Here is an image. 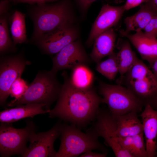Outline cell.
Returning <instances> with one entry per match:
<instances>
[{"label": "cell", "mask_w": 157, "mask_h": 157, "mask_svg": "<svg viewBox=\"0 0 157 157\" xmlns=\"http://www.w3.org/2000/svg\"><path fill=\"white\" fill-rule=\"evenodd\" d=\"M61 75L63 83L55 106L48 113L49 117L58 118L79 128L85 127L96 118L102 98L92 87L82 90L74 86L66 71Z\"/></svg>", "instance_id": "obj_1"}, {"label": "cell", "mask_w": 157, "mask_h": 157, "mask_svg": "<svg viewBox=\"0 0 157 157\" xmlns=\"http://www.w3.org/2000/svg\"><path fill=\"white\" fill-rule=\"evenodd\" d=\"M49 3L31 5L28 9V15L33 24L29 43L65 24L78 22L72 0H58Z\"/></svg>", "instance_id": "obj_2"}, {"label": "cell", "mask_w": 157, "mask_h": 157, "mask_svg": "<svg viewBox=\"0 0 157 157\" xmlns=\"http://www.w3.org/2000/svg\"><path fill=\"white\" fill-rule=\"evenodd\" d=\"M62 84L58 81L57 74L51 70H40L26 92L19 100L7 104L9 107L29 104H43L49 112L58 99Z\"/></svg>", "instance_id": "obj_3"}, {"label": "cell", "mask_w": 157, "mask_h": 157, "mask_svg": "<svg viewBox=\"0 0 157 157\" xmlns=\"http://www.w3.org/2000/svg\"><path fill=\"white\" fill-rule=\"evenodd\" d=\"M60 136V144L55 157H76L94 150L106 152L99 137L90 129L84 133L74 125L62 123Z\"/></svg>", "instance_id": "obj_4"}, {"label": "cell", "mask_w": 157, "mask_h": 157, "mask_svg": "<svg viewBox=\"0 0 157 157\" xmlns=\"http://www.w3.org/2000/svg\"><path fill=\"white\" fill-rule=\"evenodd\" d=\"M124 85L145 105L157 94V78L138 58L126 73L117 81Z\"/></svg>", "instance_id": "obj_5"}, {"label": "cell", "mask_w": 157, "mask_h": 157, "mask_svg": "<svg viewBox=\"0 0 157 157\" xmlns=\"http://www.w3.org/2000/svg\"><path fill=\"white\" fill-rule=\"evenodd\" d=\"M99 91L102 103L108 106L113 116L124 115L132 112L141 111L144 103L129 89L122 85L99 82Z\"/></svg>", "instance_id": "obj_6"}, {"label": "cell", "mask_w": 157, "mask_h": 157, "mask_svg": "<svg viewBox=\"0 0 157 157\" xmlns=\"http://www.w3.org/2000/svg\"><path fill=\"white\" fill-rule=\"evenodd\" d=\"M37 128L33 121H27L26 126L16 129L11 124L1 122L0 125V155L8 157L15 155L21 156L26 151L27 142L31 134Z\"/></svg>", "instance_id": "obj_7"}, {"label": "cell", "mask_w": 157, "mask_h": 157, "mask_svg": "<svg viewBox=\"0 0 157 157\" xmlns=\"http://www.w3.org/2000/svg\"><path fill=\"white\" fill-rule=\"evenodd\" d=\"M80 36L78 23H70L44 34L30 43L36 46L42 54L50 56L56 54Z\"/></svg>", "instance_id": "obj_8"}, {"label": "cell", "mask_w": 157, "mask_h": 157, "mask_svg": "<svg viewBox=\"0 0 157 157\" xmlns=\"http://www.w3.org/2000/svg\"><path fill=\"white\" fill-rule=\"evenodd\" d=\"M31 64L24 57V50L15 54L0 56V105H6L10 95L11 86L18 78L21 77L26 67Z\"/></svg>", "instance_id": "obj_9"}, {"label": "cell", "mask_w": 157, "mask_h": 157, "mask_svg": "<svg viewBox=\"0 0 157 157\" xmlns=\"http://www.w3.org/2000/svg\"><path fill=\"white\" fill-rule=\"evenodd\" d=\"M62 123L59 121L49 130L30 135V145L22 157H55L57 152L54 144L60 135Z\"/></svg>", "instance_id": "obj_10"}, {"label": "cell", "mask_w": 157, "mask_h": 157, "mask_svg": "<svg viewBox=\"0 0 157 157\" xmlns=\"http://www.w3.org/2000/svg\"><path fill=\"white\" fill-rule=\"evenodd\" d=\"M91 59L87 54L81 38L69 44L52 58V72L57 74L60 70H72L81 65H87Z\"/></svg>", "instance_id": "obj_11"}, {"label": "cell", "mask_w": 157, "mask_h": 157, "mask_svg": "<svg viewBox=\"0 0 157 157\" xmlns=\"http://www.w3.org/2000/svg\"><path fill=\"white\" fill-rule=\"evenodd\" d=\"M125 11L123 6H113L108 3L104 4L92 25L86 46L90 47L99 35L115 26Z\"/></svg>", "instance_id": "obj_12"}, {"label": "cell", "mask_w": 157, "mask_h": 157, "mask_svg": "<svg viewBox=\"0 0 157 157\" xmlns=\"http://www.w3.org/2000/svg\"><path fill=\"white\" fill-rule=\"evenodd\" d=\"M109 112L100 110L96 121L90 129L97 135L103 138L106 143L112 149L117 157H133L120 144L112 127Z\"/></svg>", "instance_id": "obj_13"}, {"label": "cell", "mask_w": 157, "mask_h": 157, "mask_svg": "<svg viewBox=\"0 0 157 157\" xmlns=\"http://www.w3.org/2000/svg\"><path fill=\"white\" fill-rule=\"evenodd\" d=\"M147 157H154L156 154L157 110L149 104L145 105L140 115Z\"/></svg>", "instance_id": "obj_14"}, {"label": "cell", "mask_w": 157, "mask_h": 157, "mask_svg": "<svg viewBox=\"0 0 157 157\" xmlns=\"http://www.w3.org/2000/svg\"><path fill=\"white\" fill-rule=\"evenodd\" d=\"M137 113L132 112L122 115L113 116L110 113V122L117 137L131 136L143 132L142 122L138 118Z\"/></svg>", "instance_id": "obj_15"}, {"label": "cell", "mask_w": 157, "mask_h": 157, "mask_svg": "<svg viewBox=\"0 0 157 157\" xmlns=\"http://www.w3.org/2000/svg\"><path fill=\"white\" fill-rule=\"evenodd\" d=\"M11 108H6L0 112V122L12 124L27 117L48 113L43 104H29L22 105Z\"/></svg>", "instance_id": "obj_16"}, {"label": "cell", "mask_w": 157, "mask_h": 157, "mask_svg": "<svg viewBox=\"0 0 157 157\" xmlns=\"http://www.w3.org/2000/svg\"><path fill=\"white\" fill-rule=\"evenodd\" d=\"M121 36L127 38L138 51L142 59L151 66L157 59V39L147 36L142 31L134 34H124Z\"/></svg>", "instance_id": "obj_17"}, {"label": "cell", "mask_w": 157, "mask_h": 157, "mask_svg": "<svg viewBox=\"0 0 157 157\" xmlns=\"http://www.w3.org/2000/svg\"><path fill=\"white\" fill-rule=\"evenodd\" d=\"M116 35L113 28L103 32L95 39L90 54L92 60L97 63L114 52Z\"/></svg>", "instance_id": "obj_18"}, {"label": "cell", "mask_w": 157, "mask_h": 157, "mask_svg": "<svg viewBox=\"0 0 157 157\" xmlns=\"http://www.w3.org/2000/svg\"><path fill=\"white\" fill-rule=\"evenodd\" d=\"M156 15L145 3L140 5L139 10L133 15L124 19L125 30L120 31L121 35L144 30L152 17Z\"/></svg>", "instance_id": "obj_19"}, {"label": "cell", "mask_w": 157, "mask_h": 157, "mask_svg": "<svg viewBox=\"0 0 157 157\" xmlns=\"http://www.w3.org/2000/svg\"><path fill=\"white\" fill-rule=\"evenodd\" d=\"M116 46L119 50L116 53V59L120 75L119 78H121L129 71L138 57L128 41L119 39Z\"/></svg>", "instance_id": "obj_20"}, {"label": "cell", "mask_w": 157, "mask_h": 157, "mask_svg": "<svg viewBox=\"0 0 157 157\" xmlns=\"http://www.w3.org/2000/svg\"><path fill=\"white\" fill-rule=\"evenodd\" d=\"M26 15L16 10L10 14L8 19L10 31L14 44H22L27 41L25 24Z\"/></svg>", "instance_id": "obj_21"}, {"label": "cell", "mask_w": 157, "mask_h": 157, "mask_svg": "<svg viewBox=\"0 0 157 157\" xmlns=\"http://www.w3.org/2000/svg\"><path fill=\"white\" fill-rule=\"evenodd\" d=\"M121 145L133 157H147L143 132L129 136L117 137Z\"/></svg>", "instance_id": "obj_22"}, {"label": "cell", "mask_w": 157, "mask_h": 157, "mask_svg": "<svg viewBox=\"0 0 157 157\" xmlns=\"http://www.w3.org/2000/svg\"><path fill=\"white\" fill-rule=\"evenodd\" d=\"M72 70L69 79L71 83L74 86L82 90L92 87L94 75L87 65H78Z\"/></svg>", "instance_id": "obj_23"}, {"label": "cell", "mask_w": 157, "mask_h": 157, "mask_svg": "<svg viewBox=\"0 0 157 157\" xmlns=\"http://www.w3.org/2000/svg\"><path fill=\"white\" fill-rule=\"evenodd\" d=\"M9 13L0 15V56L16 53L17 50L10 35L8 27Z\"/></svg>", "instance_id": "obj_24"}, {"label": "cell", "mask_w": 157, "mask_h": 157, "mask_svg": "<svg viewBox=\"0 0 157 157\" xmlns=\"http://www.w3.org/2000/svg\"><path fill=\"white\" fill-rule=\"evenodd\" d=\"M106 60L97 63L96 69L101 74L110 80H114L119 70L116 59V53L114 51L108 56Z\"/></svg>", "instance_id": "obj_25"}, {"label": "cell", "mask_w": 157, "mask_h": 157, "mask_svg": "<svg viewBox=\"0 0 157 157\" xmlns=\"http://www.w3.org/2000/svg\"><path fill=\"white\" fill-rule=\"evenodd\" d=\"M27 82L21 78H17L12 84L10 90V95L15 101L20 99L24 94L28 87Z\"/></svg>", "instance_id": "obj_26"}, {"label": "cell", "mask_w": 157, "mask_h": 157, "mask_svg": "<svg viewBox=\"0 0 157 157\" xmlns=\"http://www.w3.org/2000/svg\"><path fill=\"white\" fill-rule=\"evenodd\" d=\"M98 0H72L76 8L78 10L80 19L85 20L88 10L92 3ZM110 3L111 0H103Z\"/></svg>", "instance_id": "obj_27"}, {"label": "cell", "mask_w": 157, "mask_h": 157, "mask_svg": "<svg viewBox=\"0 0 157 157\" xmlns=\"http://www.w3.org/2000/svg\"><path fill=\"white\" fill-rule=\"evenodd\" d=\"M144 33L147 37L153 39L157 37V15H155L150 20L144 30Z\"/></svg>", "instance_id": "obj_28"}, {"label": "cell", "mask_w": 157, "mask_h": 157, "mask_svg": "<svg viewBox=\"0 0 157 157\" xmlns=\"http://www.w3.org/2000/svg\"><path fill=\"white\" fill-rule=\"evenodd\" d=\"M148 0H126L123 5L125 10H128L140 5L143 3H146Z\"/></svg>", "instance_id": "obj_29"}, {"label": "cell", "mask_w": 157, "mask_h": 157, "mask_svg": "<svg viewBox=\"0 0 157 157\" xmlns=\"http://www.w3.org/2000/svg\"><path fill=\"white\" fill-rule=\"evenodd\" d=\"M58 0H15V3H26L30 5L45 3H52Z\"/></svg>", "instance_id": "obj_30"}, {"label": "cell", "mask_w": 157, "mask_h": 157, "mask_svg": "<svg viewBox=\"0 0 157 157\" xmlns=\"http://www.w3.org/2000/svg\"><path fill=\"white\" fill-rule=\"evenodd\" d=\"M10 5L8 0H1L0 2V15L9 13Z\"/></svg>", "instance_id": "obj_31"}, {"label": "cell", "mask_w": 157, "mask_h": 157, "mask_svg": "<svg viewBox=\"0 0 157 157\" xmlns=\"http://www.w3.org/2000/svg\"><path fill=\"white\" fill-rule=\"evenodd\" d=\"M107 153L102 152L98 153L90 151H87L81 155L80 157H106L107 156Z\"/></svg>", "instance_id": "obj_32"}, {"label": "cell", "mask_w": 157, "mask_h": 157, "mask_svg": "<svg viewBox=\"0 0 157 157\" xmlns=\"http://www.w3.org/2000/svg\"><path fill=\"white\" fill-rule=\"evenodd\" d=\"M145 4L157 15V0H148Z\"/></svg>", "instance_id": "obj_33"}, {"label": "cell", "mask_w": 157, "mask_h": 157, "mask_svg": "<svg viewBox=\"0 0 157 157\" xmlns=\"http://www.w3.org/2000/svg\"><path fill=\"white\" fill-rule=\"evenodd\" d=\"M152 71L157 78V59H156L150 66Z\"/></svg>", "instance_id": "obj_34"}, {"label": "cell", "mask_w": 157, "mask_h": 157, "mask_svg": "<svg viewBox=\"0 0 157 157\" xmlns=\"http://www.w3.org/2000/svg\"><path fill=\"white\" fill-rule=\"evenodd\" d=\"M147 104H149L150 105H154L157 108V94L151 99Z\"/></svg>", "instance_id": "obj_35"}, {"label": "cell", "mask_w": 157, "mask_h": 157, "mask_svg": "<svg viewBox=\"0 0 157 157\" xmlns=\"http://www.w3.org/2000/svg\"><path fill=\"white\" fill-rule=\"evenodd\" d=\"M124 0H114V1L117 3H120L122 2Z\"/></svg>", "instance_id": "obj_36"}, {"label": "cell", "mask_w": 157, "mask_h": 157, "mask_svg": "<svg viewBox=\"0 0 157 157\" xmlns=\"http://www.w3.org/2000/svg\"><path fill=\"white\" fill-rule=\"evenodd\" d=\"M12 0L14 2V3H15V0Z\"/></svg>", "instance_id": "obj_37"}, {"label": "cell", "mask_w": 157, "mask_h": 157, "mask_svg": "<svg viewBox=\"0 0 157 157\" xmlns=\"http://www.w3.org/2000/svg\"><path fill=\"white\" fill-rule=\"evenodd\" d=\"M156 150H157V142L156 144Z\"/></svg>", "instance_id": "obj_38"}]
</instances>
